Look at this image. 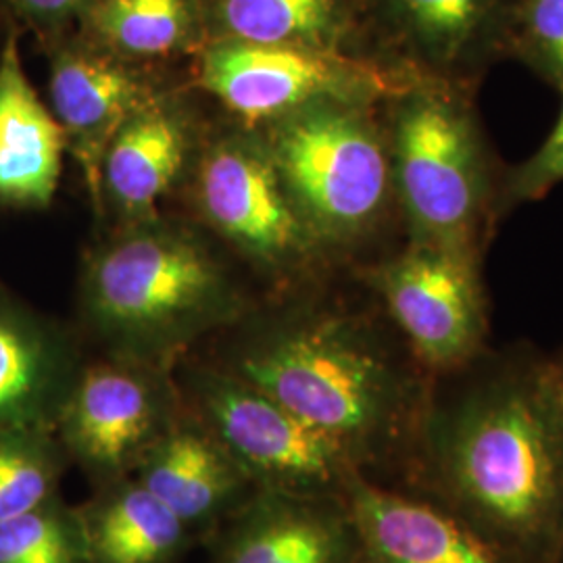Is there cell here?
<instances>
[{"instance_id": "obj_3", "label": "cell", "mask_w": 563, "mask_h": 563, "mask_svg": "<svg viewBox=\"0 0 563 563\" xmlns=\"http://www.w3.org/2000/svg\"><path fill=\"white\" fill-rule=\"evenodd\" d=\"M246 302L207 246L144 223L90 263L84 316L107 355L176 367L202 336L225 330Z\"/></svg>"}, {"instance_id": "obj_20", "label": "cell", "mask_w": 563, "mask_h": 563, "mask_svg": "<svg viewBox=\"0 0 563 563\" xmlns=\"http://www.w3.org/2000/svg\"><path fill=\"white\" fill-rule=\"evenodd\" d=\"M209 42L334 48L353 23V0H199Z\"/></svg>"}, {"instance_id": "obj_25", "label": "cell", "mask_w": 563, "mask_h": 563, "mask_svg": "<svg viewBox=\"0 0 563 563\" xmlns=\"http://www.w3.org/2000/svg\"><path fill=\"white\" fill-rule=\"evenodd\" d=\"M523 25L537 55L563 76V0H523Z\"/></svg>"}, {"instance_id": "obj_6", "label": "cell", "mask_w": 563, "mask_h": 563, "mask_svg": "<svg viewBox=\"0 0 563 563\" xmlns=\"http://www.w3.org/2000/svg\"><path fill=\"white\" fill-rule=\"evenodd\" d=\"M181 411L174 367L104 355L81 363L55 432L95 488L134 476Z\"/></svg>"}, {"instance_id": "obj_5", "label": "cell", "mask_w": 563, "mask_h": 563, "mask_svg": "<svg viewBox=\"0 0 563 563\" xmlns=\"http://www.w3.org/2000/svg\"><path fill=\"white\" fill-rule=\"evenodd\" d=\"M269 123L263 142L309 230L346 236L378 216L388 190L386 153L351 102H309Z\"/></svg>"}, {"instance_id": "obj_16", "label": "cell", "mask_w": 563, "mask_h": 563, "mask_svg": "<svg viewBox=\"0 0 563 563\" xmlns=\"http://www.w3.org/2000/svg\"><path fill=\"white\" fill-rule=\"evenodd\" d=\"M80 365L57 330L0 299V428L55 430Z\"/></svg>"}, {"instance_id": "obj_15", "label": "cell", "mask_w": 563, "mask_h": 563, "mask_svg": "<svg viewBox=\"0 0 563 563\" xmlns=\"http://www.w3.org/2000/svg\"><path fill=\"white\" fill-rule=\"evenodd\" d=\"M65 134L27 80L20 27L11 21L0 48V201L46 207L59 184Z\"/></svg>"}, {"instance_id": "obj_17", "label": "cell", "mask_w": 563, "mask_h": 563, "mask_svg": "<svg viewBox=\"0 0 563 563\" xmlns=\"http://www.w3.org/2000/svg\"><path fill=\"white\" fill-rule=\"evenodd\" d=\"M190 125L174 102L155 97L125 121L102 163V197L125 218L146 222L180 178Z\"/></svg>"}, {"instance_id": "obj_4", "label": "cell", "mask_w": 563, "mask_h": 563, "mask_svg": "<svg viewBox=\"0 0 563 563\" xmlns=\"http://www.w3.org/2000/svg\"><path fill=\"white\" fill-rule=\"evenodd\" d=\"M181 401L260 488L346 497L362 474L339 444L262 388L213 363L181 357L174 367Z\"/></svg>"}, {"instance_id": "obj_18", "label": "cell", "mask_w": 563, "mask_h": 563, "mask_svg": "<svg viewBox=\"0 0 563 563\" xmlns=\"http://www.w3.org/2000/svg\"><path fill=\"white\" fill-rule=\"evenodd\" d=\"M92 563H178L201 541L134 476L92 488L76 505Z\"/></svg>"}, {"instance_id": "obj_8", "label": "cell", "mask_w": 563, "mask_h": 563, "mask_svg": "<svg viewBox=\"0 0 563 563\" xmlns=\"http://www.w3.org/2000/svg\"><path fill=\"white\" fill-rule=\"evenodd\" d=\"M384 311L434 376L483 353V295L463 249L423 244L376 278Z\"/></svg>"}, {"instance_id": "obj_13", "label": "cell", "mask_w": 563, "mask_h": 563, "mask_svg": "<svg viewBox=\"0 0 563 563\" xmlns=\"http://www.w3.org/2000/svg\"><path fill=\"white\" fill-rule=\"evenodd\" d=\"M346 499L360 534L357 563H526L420 493L357 474Z\"/></svg>"}, {"instance_id": "obj_28", "label": "cell", "mask_w": 563, "mask_h": 563, "mask_svg": "<svg viewBox=\"0 0 563 563\" xmlns=\"http://www.w3.org/2000/svg\"><path fill=\"white\" fill-rule=\"evenodd\" d=\"M553 563H563V526L562 534H560V541H558V549H555V558H553Z\"/></svg>"}, {"instance_id": "obj_14", "label": "cell", "mask_w": 563, "mask_h": 563, "mask_svg": "<svg viewBox=\"0 0 563 563\" xmlns=\"http://www.w3.org/2000/svg\"><path fill=\"white\" fill-rule=\"evenodd\" d=\"M134 478L197 534L201 547L260 490L186 405Z\"/></svg>"}, {"instance_id": "obj_1", "label": "cell", "mask_w": 563, "mask_h": 563, "mask_svg": "<svg viewBox=\"0 0 563 563\" xmlns=\"http://www.w3.org/2000/svg\"><path fill=\"white\" fill-rule=\"evenodd\" d=\"M213 365L322 430L374 483L407 488L434 374L395 323L323 305L246 311Z\"/></svg>"}, {"instance_id": "obj_7", "label": "cell", "mask_w": 563, "mask_h": 563, "mask_svg": "<svg viewBox=\"0 0 563 563\" xmlns=\"http://www.w3.org/2000/svg\"><path fill=\"white\" fill-rule=\"evenodd\" d=\"M395 159L402 202L428 244L463 249L481 197V165L462 109L434 92L405 102Z\"/></svg>"}, {"instance_id": "obj_26", "label": "cell", "mask_w": 563, "mask_h": 563, "mask_svg": "<svg viewBox=\"0 0 563 563\" xmlns=\"http://www.w3.org/2000/svg\"><path fill=\"white\" fill-rule=\"evenodd\" d=\"M563 180V104L553 132L547 136L539 153L523 165L518 176V192L534 197Z\"/></svg>"}, {"instance_id": "obj_19", "label": "cell", "mask_w": 563, "mask_h": 563, "mask_svg": "<svg viewBox=\"0 0 563 563\" xmlns=\"http://www.w3.org/2000/svg\"><path fill=\"white\" fill-rule=\"evenodd\" d=\"M76 25L81 38L141 65L199 55L209 42L199 0H90Z\"/></svg>"}, {"instance_id": "obj_24", "label": "cell", "mask_w": 563, "mask_h": 563, "mask_svg": "<svg viewBox=\"0 0 563 563\" xmlns=\"http://www.w3.org/2000/svg\"><path fill=\"white\" fill-rule=\"evenodd\" d=\"M88 2L90 0H2L11 21L34 30L44 42L67 34L80 20Z\"/></svg>"}, {"instance_id": "obj_27", "label": "cell", "mask_w": 563, "mask_h": 563, "mask_svg": "<svg viewBox=\"0 0 563 563\" xmlns=\"http://www.w3.org/2000/svg\"><path fill=\"white\" fill-rule=\"evenodd\" d=\"M549 372H551V383L555 388V397H558L563 411V362L549 365Z\"/></svg>"}, {"instance_id": "obj_21", "label": "cell", "mask_w": 563, "mask_h": 563, "mask_svg": "<svg viewBox=\"0 0 563 563\" xmlns=\"http://www.w3.org/2000/svg\"><path fill=\"white\" fill-rule=\"evenodd\" d=\"M71 460L51 428H0V522L60 497Z\"/></svg>"}, {"instance_id": "obj_23", "label": "cell", "mask_w": 563, "mask_h": 563, "mask_svg": "<svg viewBox=\"0 0 563 563\" xmlns=\"http://www.w3.org/2000/svg\"><path fill=\"white\" fill-rule=\"evenodd\" d=\"M0 563H92L78 509L55 497L0 522Z\"/></svg>"}, {"instance_id": "obj_9", "label": "cell", "mask_w": 563, "mask_h": 563, "mask_svg": "<svg viewBox=\"0 0 563 563\" xmlns=\"http://www.w3.org/2000/svg\"><path fill=\"white\" fill-rule=\"evenodd\" d=\"M199 84L246 123L276 121L322 99L349 101L372 74L334 48L207 42Z\"/></svg>"}, {"instance_id": "obj_11", "label": "cell", "mask_w": 563, "mask_h": 563, "mask_svg": "<svg viewBox=\"0 0 563 563\" xmlns=\"http://www.w3.org/2000/svg\"><path fill=\"white\" fill-rule=\"evenodd\" d=\"M199 202L209 223L251 257L282 267L309 239L265 142L230 136L199 167Z\"/></svg>"}, {"instance_id": "obj_10", "label": "cell", "mask_w": 563, "mask_h": 563, "mask_svg": "<svg viewBox=\"0 0 563 563\" xmlns=\"http://www.w3.org/2000/svg\"><path fill=\"white\" fill-rule=\"evenodd\" d=\"M51 46L53 115L65 134L67 151L80 163L95 209H102V163L121 125L153 101V84L144 65L81 38L60 34Z\"/></svg>"}, {"instance_id": "obj_22", "label": "cell", "mask_w": 563, "mask_h": 563, "mask_svg": "<svg viewBox=\"0 0 563 563\" xmlns=\"http://www.w3.org/2000/svg\"><path fill=\"white\" fill-rule=\"evenodd\" d=\"M393 30L434 63L460 59L481 41L493 0H383Z\"/></svg>"}, {"instance_id": "obj_2", "label": "cell", "mask_w": 563, "mask_h": 563, "mask_svg": "<svg viewBox=\"0 0 563 563\" xmlns=\"http://www.w3.org/2000/svg\"><path fill=\"white\" fill-rule=\"evenodd\" d=\"M405 490L449 507L526 563H553L563 411L549 365L507 363L455 393L434 378Z\"/></svg>"}, {"instance_id": "obj_12", "label": "cell", "mask_w": 563, "mask_h": 563, "mask_svg": "<svg viewBox=\"0 0 563 563\" xmlns=\"http://www.w3.org/2000/svg\"><path fill=\"white\" fill-rule=\"evenodd\" d=\"M202 549L207 563H357L360 534L346 497L260 488Z\"/></svg>"}]
</instances>
